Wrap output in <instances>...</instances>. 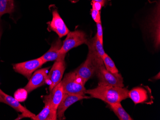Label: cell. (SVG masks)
I'll return each mask as SVG.
<instances>
[{
  "label": "cell",
  "instance_id": "24",
  "mask_svg": "<svg viewBox=\"0 0 160 120\" xmlns=\"http://www.w3.org/2000/svg\"><path fill=\"white\" fill-rule=\"evenodd\" d=\"M2 33V29L1 26V17H0V40H1V38Z\"/></svg>",
  "mask_w": 160,
  "mask_h": 120
},
{
  "label": "cell",
  "instance_id": "2",
  "mask_svg": "<svg viewBox=\"0 0 160 120\" xmlns=\"http://www.w3.org/2000/svg\"><path fill=\"white\" fill-rule=\"evenodd\" d=\"M61 83L65 94L82 96H86L85 84L76 75L74 71L66 74L61 81Z\"/></svg>",
  "mask_w": 160,
  "mask_h": 120
},
{
  "label": "cell",
  "instance_id": "4",
  "mask_svg": "<svg viewBox=\"0 0 160 120\" xmlns=\"http://www.w3.org/2000/svg\"><path fill=\"white\" fill-rule=\"evenodd\" d=\"M87 41V35L83 31L77 30L69 32L66 39L62 42V47L59 50V55H66L71 49L83 44H86Z\"/></svg>",
  "mask_w": 160,
  "mask_h": 120
},
{
  "label": "cell",
  "instance_id": "21",
  "mask_svg": "<svg viewBox=\"0 0 160 120\" xmlns=\"http://www.w3.org/2000/svg\"><path fill=\"white\" fill-rule=\"evenodd\" d=\"M97 36L102 44L103 45V32L101 22L97 23Z\"/></svg>",
  "mask_w": 160,
  "mask_h": 120
},
{
  "label": "cell",
  "instance_id": "10",
  "mask_svg": "<svg viewBox=\"0 0 160 120\" xmlns=\"http://www.w3.org/2000/svg\"><path fill=\"white\" fill-rule=\"evenodd\" d=\"M49 68H43L38 70L31 76L27 85L24 89L27 93H29L36 89L47 84L48 75Z\"/></svg>",
  "mask_w": 160,
  "mask_h": 120
},
{
  "label": "cell",
  "instance_id": "14",
  "mask_svg": "<svg viewBox=\"0 0 160 120\" xmlns=\"http://www.w3.org/2000/svg\"><path fill=\"white\" fill-rule=\"evenodd\" d=\"M150 89L144 88H135L128 92V98L132 100L135 104L138 103H150V98L152 97Z\"/></svg>",
  "mask_w": 160,
  "mask_h": 120
},
{
  "label": "cell",
  "instance_id": "19",
  "mask_svg": "<svg viewBox=\"0 0 160 120\" xmlns=\"http://www.w3.org/2000/svg\"><path fill=\"white\" fill-rule=\"evenodd\" d=\"M102 60L105 65V68L108 71L113 73H118V70L116 67L114 61L107 54L105 53L104 54Z\"/></svg>",
  "mask_w": 160,
  "mask_h": 120
},
{
  "label": "cell",
  "instance_id": "16",
  "mask_svg": "<svg viewBox=\"0 0 160 120\" xmlns=\"http://www.w3.org/2000/svg\"><path fill=\"white\" fill-rule=\"evenodd\" d=\"M44 103V107L41 112L31 119L34 120H57V112L52 108L51 106L48 103Z\"/></svg>",
  "mask_w": 160,
  "mask_h": 120
},
{
  "label": "cell",
  "instance_id": "3",
  "mask_svg": "<svg viewBox=\"0 0 160 120\" xmlns=\"http://www.w3.org/2000/svg\"><path fill=\"white\" fill-rule=\"evenodd\" d=\"M65 56L66 55L65 54L59 55L48 75L47 84H49L50 91L62 81L66 68L65 62Z\"/></svg>",
  "mask_w": 160,
  "mask_h": 120
},
{
  "label": "cell",
  "instance_id": "23",
  "mask_svg": "<svg viewBox=\"0 0 160 120\" xmlns=\"http://www.w3.org/2000/svg\"><path fill=\"white\" fill-rule=\"evenodd\" d=\"M94 2H99L102 5H103V6L105 5V3H106V2L107 1V0H92Z\"/></svg>",
  "mask_w": 160,
  "mask_h": 120
},
{
  "label": "cell",
  "instance_id": "9",
  "mask_svg": "<svg viewBox=\"0 0 160 120\" xmlns=\"http://www.w3.org/2000/svg\"><path fill=\"white\" fill-rule=\"evenodd\" d=\"M0 103H4L8 105L18 112H20L22 113L21 115H20L16 120H19L25 117L31 118L36 115L29 111L27 108H25L23 105H22L15 98L6 94L1 89H0Z\"/></svg>",
  "mask_w": 160,
  "mask_h": 120
},
{
  "label": "cell",
  "instance_id": "17",
  "mask_svg": "<svg viewBox=\"0 0 160 120\" xmlns=\"http://www.w3.org/2000/svg\"><path fill=\"white\" fill-rule=\"evenodd\" d=\"M109 105L111 110L114 112L119 120H132V118L127 113L126 111L123 108L120 103H115Z\"/></svg>",
  "mask_w": 160,
  "mask_h": 120
},
{
  "label": "cell",
  "instance_id": "12",
  "mask_svg": "<svg viewBox=\"0 0 160 120\" xmlns=\"http://www.w3.org/2000/svg\"><path fill=\"white\" fill-rule=\"evenodd\" d=\"M65 93L61 82L58 84L48 95L43 98L44 103H47L51 106L53 109L57 112L58 107L61 103Z\"/></svg>",
  "mask_w": 160,
  "mask_h": 120
},
{
  "label": "cell",
  "instance_id": "8",
  "mask_svg": "<svg viewBox=\"0 0 160 120\" xmlns=\"http://www.w3.org/2000/svg\"><path fill=\"white\" fill-rule=\"evenodd\" d=\"M86 44L88 46V54L91 55L98 68L104 65L102 58L106 53L103 48V45L101 43L97 35L91 39L88 40Z\"/></svg>",
  "mask_w": 160,
  "mask_h": 120
},
{
  "label": "cell",
  "instance_id": "15",
  "mask_svg": "<svg viewBox=\"0 0 160 120\" xmlns=\"http://www.w3.org/2000/svg\"><path fill=\"white\" fill-rule=\"evenodd\" d=\"M62 45V42L61 39H58L52 44L50 49L40 58L45 63L47 62L56 60L59 57V51Z\"/></svg>",
  "mask_w": 160,
  "mask_h": 120
},
{
  "label": "cell",
  "instance_id": "20",
  "mask_svg": "<svg viewBox=\"0 0 160 120\" xmlns=\"http://www.w3.org/2000/svg\"><path fill=\"white\" fill-rule=\"evenodd\" d=\"M91 16L92 19L94 22L98 23L101 22V21L100 12V11L96 9L94 7H92L91 11Z\"/></svg>",
  "mask_w": 160,
  "mask_h": 120
},
{
  "label": "cell",
  "instance_id": "18",
  "mask_svg": "<svg viewBox=\"0 0 160 120\" xmlns=\"http://www.w3.org/2000/svg\"><path fill=\"white\" fill-rule=\"evenodd\" d=\"M14 11L13 0H0V17L5 13H11Z\"/></svg>",
  "mask_w": 160,
  "mask_h": 120
},
{
  "label": "cell",
  "instance_id": "1",
  "mask_svg": "<svg viewBox=\"0 0 160 120\" xmlns=\"http://www.w3.org/2000/svg\"><path fill=\"white\" fill-rule=\"evenodd\" d=\"M128 92L129 90L125 88L98 84L96 88L86 90L85 94L111 104L120 103L128 98Z\"/></svg>",
  "mask_w": 160,
  "mask_h": 120
},
{
  "label": "cell",
  "instance_id": "22",
  "mask_svg": "<svg viewBox=\"0 0 160 120\" xmlns=\"http://www.w3.org/2000/svg\"><path fill=\"white\" fill-rule=\"evenodd\" d=\"M92 7L98 11H100L102 7L103 6L99 2H94L93 1H92Z\"/></svg>",
  "mask_w": 160,
  "mask_h": 120
},
{
  "label": "cell",
  "instance_id": "6",
  "mask_svg": "<svg viewBox=\"0 0 160 120\" xmlns=\"http://www.w3.org/2000/svg\"><path fill=\"white\" fill-rule=\"evenodd\" d=\"M98 69V66L92 58L91 55L88 54L85 61L77 68L74 72L85 84L96 73Z\"/></svg>",
  "mask_w": 160,
  "mask_h": 120
},
{
  "label": "cell",
  "instance_id": "11",
  "mask_svg": "<svg viewBox=\"0 0 160 120\" xmlns=\"http://www.w3.org/2000/svg\"><path fill=\"white\" fill-rule=\"evenodd\" d=\"M89 98H90V97L86 96H82L65 94L57 110V120H65L66 119L64 113L70 106L80 100Z\"/></svg>",
  "mask_w": 160,
  "mask_h": 120
},
{
  "label": "cell",
  "instance_id": "13",
  "mask_svg": "<svg viewBox=\"0 0 160 120\" xmlns=\"http://www.w3.org/2000/svg\"><path fill=\"white\" fill-rule=\"evenodd\" d=\"M52 16V19L48 23V27L50 30L56 33L60 38H62L70 31L56 10L53 11Z\"/></svg>",
  "mask_w": 160,
  "mask_h": 120
},
{
  "label": "cell",
  "instance_id": "5",
  "mask_svg": "<svg viewBox=\"0 0 160 120\" xmlns=\"http://www.w3.org/2000/svg\"><path fill=\"white\" fill-rule=\"evenodd\" d=\"M96 73L98 79V84L124 87L123 78L121 74L109 72L106 69L104 65L99 67Z\"/></svg>",
  "mask_w": 160,
  "mask_h": 120
},
{
  "label": "cell",
  "instance_id": "7",
  "mask_svg": "<svg viewBox=\"0 0 160 120\" xmlns=\"http://www.w3.org/2000/svg\"><path fill=\"white\" fill-rule=\"evenodd\" d=\"M44 64H45V63L41 58H39L14 64L13 69L16 72L23 75L29 80L32 73L40 68Z\"/></svg>",
  "mask_w": 160,
  "mask_h": 120
}]
</instances>
